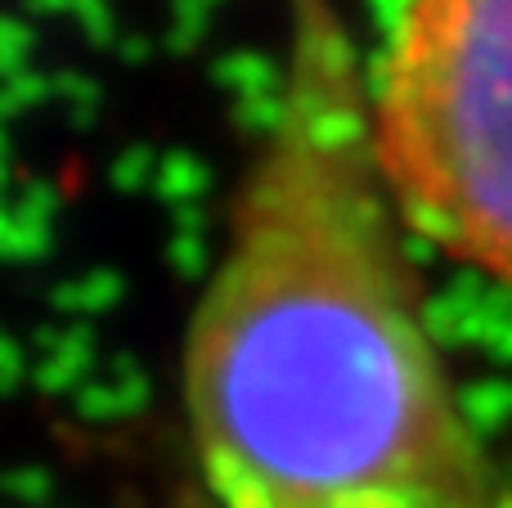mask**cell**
Listing matches in <instances>:
<instances>
[{
	"instance_id": "1",
	"label": "cell",
	"mask_w": 512,
	"mask_h": 508,
	"mask_svg": "<svg viewBox=\"0 0 512 508\" xmlns=\"http://www.w3.org/2000/svg\"><path fill=\"white\" fill-rule=\"evenodd\" d=\"M333 0H292L288 77L185 333L221 508H512L427 333Z\"/></svg>"
},
{
	"instance_id": "2",
	"label": "cell",
	"mask_w": 512,
	"mask_h": 508,
	"mask_svg": "<svg viewBox=\"0 0 512 508\" xmlns=\"http://www.w3.org/2000/svg\"><path fill=\"white\" fill-rule=\"evenodd\" d=\"M369 126L405 230L512 288V0H400Z\"/></svg>"
}]
</instances>
